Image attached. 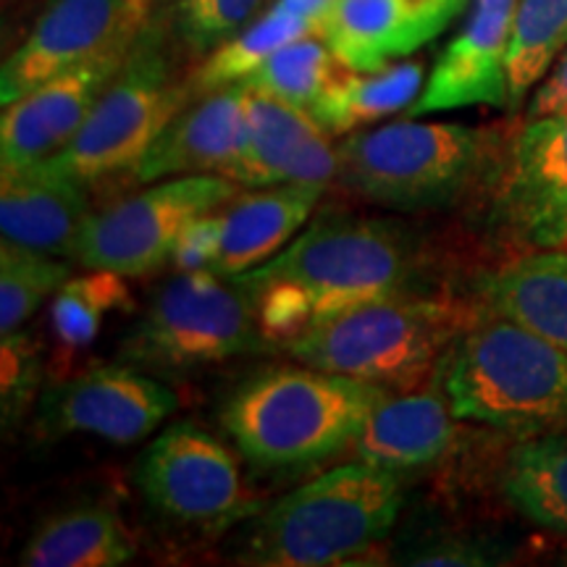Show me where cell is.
Returning a JSON list of instances; mask_svg holds the SVG:
<instances>
[{
	"label": "cell",
	"instance_id": "8",
	"mask_svg": "<svg viewBox=\"0 0 567 567\" xmlns=\"http://www.w3.org/2000/svg\"><path fill=\"white\" fill-rule=\"evenodd\" d=\"M250 295L216 271H182L151 297L118 350L145 373H182L268 350Z\"/></svg>",
	"mask_w": 567,
	"mask_h": 567
},
{
	"label": "cell",
	"instance_id": "22",
	"mask_svg": "<svg viewBox=\"0 0 567 567\" xmlns=\"http://www.w3.org/2000/svg\"><path fill=\"white\" fill-rule=\"evenodd\" d=\"M488 310L567 352V250H528L484 287Z\"/></svg>",
	"mask_w": 567,
	"mask_h": 567
},
{
	"label": "cell",
	"instance_id": "33",
	"mask_svg": "<svg viewBox=\"0 0 567 567\" xmlns=\"http://www.w3.org/2000/svg\"><path fill=\"white\" fill-rule=\"evenodd\" d=\"M402 563L408 565H496L505 563L502 559L499 547H492V544L481 542V538H465V536H444L436 538V542L423 544V547L410 549Z\"/></svg>",
	"mask_w": 567,
	"mask_h": 567
},
{
	"label": "cell",
	"instance_id": "2",
	"mask_svg": "<svg viewBox=\"0 0 567 567\" xmlns=\"http://www.w3.org/2000/svg\"><path fill=\"white\" fill-rule=\"evenodd\" d=\"M434 384L460 421L520 439L567 434V352L492 310L450 344Z\"/></svg>",
	"mask_w": 567,
	"mask_h": 567
},
{
	"label": "cell",
	"instance_id": "16",
	"mask_svg": "<svg viewBox=\"0 0 567 567\" xmlns=\"http://www.w3.org/2000/svg\"><path fill=\"white\" fill-rule=\"evenodd\" d=\"M465 0H329L316 34L354 71H379L442 34Z\"/></svg>",
	"mask_w": 567,
	"mask_h": 567
},
{
	"label": "cell",
	"instance_id": "31",
	"mask_svg": "<svg viewBox=\"0 0 567 567\" xmlns=\"http://www.w3.org/2000/svg\"><path fill=\"white\" fill-rule=\"evenodd\" d=\"M132 308L134 300L122 281V274L92 271L76 276L55 292L51 310L55 337L71 350L87 347L101 331L105 316Z\"/></svg>",
	"mask_w": 567,
	"mask_h": 567
},
{
	"label": "cell",
	"instance_id": "30",
	"mask_svg": "<svg viewBox=\"0 0 567 567\" xmlns=\"http://www.w3.org/2000/svg\"><path fill=\"white\" fill-rule=\"evenodd\" d=\"M266 0H155L153 17L189 59H205L243 32Z\"/></svg>",
	"mask_w": 567,
	"mask_h": 567
},
{
	"label": "cell",
	"instance_id": "23",
	"mask_svg": "<svg viewBox=\"0 0 567 567\" xmlns=\"http://www.w3.org/2000/svg\"><path fill=\"white\" fill-rule=\"evenodd\" d=\"M134 557V542L122 517L87 505L53 515L34 530L21 551L27 567H116Z\"/></svg>",
	"mask_w": 567,
	"mask_h": 567
},
{
	"label": "cell",
	"instance_id": "1",
	"mask_svg": "<svg viewBox=\"0 0 567 567\" xmlns=\"http://www.w3.org/2000/svg\"><path fill=\"white\" fill-rule=\"evenodd\" d=\"M410 276V245L396 226L326 216L264 266L231 279L250 295L268 342L287 347L354 308L408 295Z\"/></svg>",
	"mask_w": 567,
	"mask_h": 567
},
{
	"label": "cell",
	"instance_id": "35",
	"mask_svg": "<svg viewBox=\"0 0 567 567\" xmlns=\"http://www.w3.org/2000/svg\"><path fill=\"white\" fill-rule=\"evenodd\" d=\"M567 109V48L563 55L551 63L542 82L536 84L534 97H530L526 118L547 116V113H557Z\"/></svg>",
	"mask_w": 567,
	"mask_h": 567
},
{
	"label": "cell",
	"instance_id": "4",
	"mask_svg": "<svg viewBox=\"0 0 567 567\" xmlns=\"http://www.w3.org/2000/svg\"><path fill=\"white\" fill-rule=\"evenodd\" d=\"M400 473L365 460L331 467L260 515L245 563L268 567L342 565L384 542L400 517Z\"/></svg>",
	"mask_w": 567,
	"mask_h": 567
},
{
	"label": "cell",
	"instance_id": "5",
	"mask_svg": "<svg viewBox=\"0 0 567 567\" xmlns=\"http://www.w3.org/2000/svg\"><path fill=\"white\" fill-rule=\"evenodd\" d=\"M502 147L492 130L408 118L339 142L337 179L384 208H444L486 179Z\"/></svg>",
	"mask_w": 567,
	"mask_h": 567
},
{
	"label": "cell",
	"instance_id": "26",
	"mask_svg": "<svg viewBox=\"0 0 567 567\" xmlns=\"http://www.w3.org/2000/svg\"><path fill=\"white\" fill-rule=\"evenodd\" d=\"M305 34H316L313 19L276 3L266 17L255 19L243 32H237L200 59L197 69L189 74L193 95L197 97L205 92L229 87V84H239L266 59H271L279 48L305 38Z\"/></svg>",
	"mask_w": 567,
	"mask_h": 567
},
{
	"label": "cell",
	"instance_id": "34",
	"mask_svg": "<svg viewBox=\"0 0 567 567\" xmlns=\"http://www.w3.org/2000/svg\"><path fill=\"white\" fill-rule=\"evenodd\" d=\"M218 243H221V221H218L216 210L187 226L172 260L182 271H213L218 258Z\"/></svg>",
	"mask_w": 567,
	"mask_h": 567
},
{
	"label": "cell",
	"instance_id": "24",
	"mask_svg": "<svg viewBox=\"0 0 567 567\" xmlns=\"http://www.w3.org/2000/svg\"><path fill=\"white\" fill-rule=\"evenodd\" d=\"M423 92V63L405 61L389 63L379 71L342 69L334 82L326 87L321 101L313 105L310 116L323 126L331 137H342L358 126L379 122L396 111H405Z\"/></svg>",
	"mask_w": 567,
	"mask_h": 567
},
{
	"label": "cell",
	"instance_id": "21",
	"mask_svg": "<svg viewBox=\"0 0 567 567\" xmlns=\"http://www.w3.org/2000/svg\"><path fill=\"white\" fill-rule=\"evenodd\" d=\"M323 189L321 184H274L234 197L218 210L221 243L213 271L239 276L271 260L308 224Z\"/></svg>",
	"mask_w": 567,
	"mask_h": 567
},
{
	"label": "cell",
	"instance_id": "15",
	"mask_svg": "<svg viewBox=\"0 0 567 567\" xmlns=\"http://www.w3.org/2000/svg\"><path fill=\"white\" fill-rule=\"evenodd\" d=\"M308 111L247 90L243 145L224 176L245 189L274 184H321L337 179V145Z\"/></svg>",
	"mask_w": 567,
	"mask_h": 567
},
{
	"label": "cell",
	"instance_id": "7",
	"mask_svg": "<svg viewBox=\"0 0 567 567\" xmlns=\"http://www.w3.org/2000/svg\"><path fill=\"white\" fill-rule=\"evenodd\" d=\"M176 59L179 48L153 17L87 122L45 161L48 166L87 187L111 174L134 172L168 122L195 97Z\"/></svg>",
	"mask_w": 567,
	"mask_h": 567
},
{
	"label": "cell",
	"instance_id": "29",
	"mask_svg": "<svg viewBox=\"0 0 567 567\" xmlns=\"http://www.w3.org/2000/svg\"><path fill=\"white\" fill-rule=\"evenodd\" d=\"M71 279V268L51 252L9 243L0 245V334L9 337L38 313L48 297Z\"/></svg>",
	"mask_w": 567,
	"mask_h": 567
},
{
	"label": "cell",
	"instance_id": "14",
	"mask_svg": "<svg viewBox=\"0 0 567 567\" xmlns=\"http://www.w3.org/2000/svg\"><path fill=\"white\" fill-rule=\"evenodd\" d=\"M132 48L97 55L42 82L0 116V172L42 163L61 153L90 118L92 109L122 71Z\"/></svg>",
	"mask_w": 567,
	"mask_h": 567
},
{
	"label": "cell",
	"instance_id": "28",
	"mask_svg": "<svg viewBox=\"0 0 567 567\" xmlns=\"http://www.w3.org/2000/svg\"><path fill=\"white\" fill-rule=\"evenodd\" d=\"M342 69L344 63L331 53V48L318 34H305V38L279 48L271 59H266L247 80H243V84L247 90L279 97V101L310 113Z\"/></svg>",
	"mask_w": 567,
	"mask_h": 567
},
{
	"label": "cell",
	"instance_id": "20",
	"mask_svg": "<svg viewBox=\"0 0 567 567\" xmlns=\"http://www.w3.org/2000/svg\"><path fill=\"white\" fill-rule=\"evenodd\" d=\"M460 417L436 384L429 392L392 394L368 415L352 450L358 460L394 473L436 465L457 442Z\"/></svg>",
	"mask_w": 567,
	"mask_h": 567
},
{
	"label": "cell",
	"instance_id": "9",
	"mask_svg": "<svg viewBox=\"0 0 567 567\" xmlns=\"http://www.w3.org/2000/svg\"><path fill=\"white\" fill-rule=\"evenodd\" d=\"M239 184L224 174H187L155 182L145 193L92 213L71 258L90 271L145 276L174 258L189 224L229 205Z\"/></svg>",
	"mask_w": 567,
	"mask_h": 567
},
{
	"label": "cell",
	"instance_id": "36",
	"mask_svg": "<svg viewBox=\"0 0 567 567\" xmlns=\"http://www.w3.org/2000/svg\"><path fill=\"white\" fill-rule=\"evenodd\" d=\"M276 3H281L284 9L313 19V24H316V17L326 9V3H329V0H276Z\"/></svg>",
	"mask_w": 567,
	"mask_h": 567
},
{
	"label": "cell",
	"instance_id": "3",
	"mask_svg": "<svg viewBox=\"0 0 567 567\" xmlns=\"http://www.w3.org/2000/svg\"><path fill=\"white\" fill-rule=\"evenodd\" d=\"M386 386L318 368H274L245 381L221 410L226 434L255 467H302L339 455Z\"/></svg>",
	"mask_w": 567,
	"mask_h": 567
},
{
	"label": "cell",
	"instance_id": "27",
	"mask_svg": "<svg viewBox=\"0 0 567 567\" xmlns=\"http://www.w3.org/2000/svg\"><path fill=\"white\" fill-rule=\"evenodd\" d=\"M567 48V0H520L507 48L509 105H515L547 76Z\"/></svg>",
	"mask_w": 567,
	"mask_h": 567
},
{
	"label": "cell",
	"instance_id": "25",
	"mask_svg": "<svg viewBox=\"0 0 567 567\" xmlns=\"http://www.w3.org/2000/svg\"><path fill=\"white\" fill-rule=\"evenodd\" d=\"M502 494L534 526L567 536V434L520 439L505 457Z\"/></svg>",
	"mask_w": 567,
	"mask_h": 567
},
{
	"label": "cell",
	"instance_id": "18",
	"mask_svg": "<svg viewBox=\"0 0 567 567\" xmlns=\"http://www.w3.org/2000/svg\"><path fill=\"white\" fill-rule=\"evenodd\" d=\"M247 87L243 82L213 90L184 105L134 166V179L155 184L187 174H224L245 132Z\"/></svg>",
	"mask_w": 567,
	"mask_h": 567
},
{
	"label": "cell",
	"instance_id": "12",
	"mask_svg": "<svg viewBox=\"0 0 567 567\" xmlns=\"http://www.w3.org/2000/svg\"><path fill=\"white\" fill-rule=\"evenodd\" d=\"M137 484L161 515L187 526H218L245 502L237 457L221 439L189 421L172 425L147 444Z\"/></svg>",
	"mask_w": 567,
	"mask_h": 567
},
{
	"label": "cell",
	"instance_id": "10",
	"mask_svg": "<svg viewBox=\"0 0 567 567\" xmlns=\"http://www.w3.org/2000/svg\"><path fill=\"white\" fill-rule=\"evenodd\" d=\"M153 13L155 0H48L30 34L3 61L0 103L19 101L97 55L132 48Z\"/></svg>",
	"mask_w": 567,
	"mask_h": 567
},
{
	"label": "cell",
	"instance_id": "19",
	"mask_svg": "<svg viewBox=\"0 0 567 567\" xmlns=\"http://www.w3.org/2000/svg\"><path fill=\"white\" fill-rule=\"evenodd\" d=\"M0 176L3 239L71 258L76 237L92 216L87 184L53 172L45 161Z\"/></svg>",
	"mask_w": 567,
	"mask_h": 567
},
{
	"label": "cell",
	"instance_id": "13",
	"mask_svg": "<svg viewBox=\"0 0 567 567\" xmlns=\"http://www.w3.org/2000/svg\"><path fill=\"white\" fill-rule=\"evenodd\" d=\"M179 400L158 379L132 365L90 368L40 400L38 429L45 436L90 434L113 444H137L166 421Z\"/></svg>",
	"mask_w": 567,
	"mask_h": 567
},
{
	"label": "cell",
	"instance_id": "17",
	"mask_svg": "<svg viewBox=\"0 0 567 567\" xmlns=\"http://www.w3.org/2000/svg\"><path fill=\"white\" fill-rule=\"evenodd\" d=\"M520 0H473V11L457 38L444 48L429 82L408 116H425L471 109V105L509 103L507 48Z\"/></svg>",
	"mask_w": 567,
	"mask_h": 567
},
{
	"label": "cell",
	"instance_id": "11",
	"mask_svg": "<svg viewBox=\"0 0 567 567\" xmlns=\"http://www.w3.org/2000/svg\"><path fill=\"white\" fill-rule=\"evenodd\" d=\"M494 221L526 250L567 245V109L526 118L502 147Z\"/></svg>",
	"mask_w": 567,
	"mask_h": 567
},
{
	"label": "cell",
	"instance_id": "32",
	"mask_svg": "<svg viewBox=\"0 0 567 567\" xmlns=\"http://www.w3.org/2000/svg\"><path fill=\"white\" fill-rule=\"evenodd\" d=\"M38 363L34 347L24 334L3 337V415L19 417L30 405L38 386Z\"/></svg>",
	"mask_w": 567,
	"mask_h": 567
},
{
	"label": "cell",
	"instance_id": "6",
	"mask_svg": "<svg viewBox=\"0 0 567 567\" xmlns=\"http://www.w3.org/2000/svg\"><path fill=\"white\" fill-rule=\"evenodd\" d=\"M476 316L455 302L396 295L316 326L284 350L318 371L386 389L415 386L436 373L439 360Z\"/></svg>",
	"mask_w": 567,
	"mask_h": 567
}]
</instances>
